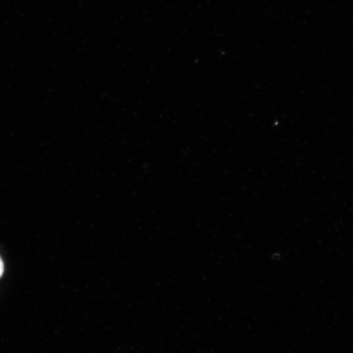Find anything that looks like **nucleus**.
I'll return each mask as SVG.
<instances>
[{"instance_id": "nucleus-1", "label": "nucleus", "mask_w": 353, "mask_h": 353, "mask_svg": "<svg viewBox=\"0 0 353 353\" xmlns=\"http://www.w3.org/2000/svg\"><path fill=\"white\" fill-rule=\"evenodd\" d=\"M4 272V264L1 257H0V278H1L3 275Z\"/></svg>"}]
</instances>
